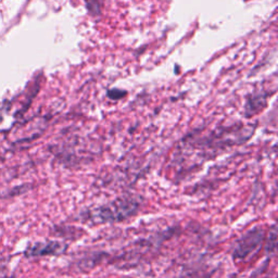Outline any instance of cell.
Returning <instances> with one entry per match:
<instances>
[{
    "instance_id": "cell-1",
    "label": "cell",
    "mask_w": 278,
    "mask_h": 278,
    "mask_svg": "<svg viewBox=\"0 0 278 278\" xmlns=\"http://www.w3.org/2000/svg\"><path fill=\"white\" fill-rule=\"evenodd\" d=\"M137 209V201L133 199H118L88 211L86 218L95 224L121 222L134 214Z\"/></svg>"
},
{
    "instance_id": "cell-2",
    "label": "cell",
    "mask_w": 278,
    "mask_h": 278,
    "mask_svg": "<svg viewBox=\"0 0 278 278\" xmlns=\"http://www.w3.org/2000/svg\"><path fill=\"white\" fill-rule=\"evenodd\" d=\"M264 239V231L260 227L249 229L237 240L233 251L235 260H243L254 253L261 247Z\"/></svg>"
},
{
    "instance_id": "cell-3",
    "label": "cell",
    "mask_w": 278,
    "mask_h": 278,
    "mask_svg": "<svg viewBox=\"0 0 278 278\" xmlns=\"http://www.w3.org/2000/svg\"><path fill=\"white\" fill-rule=\"evenodd\" d=\"M62 244L60 242H48L45 244H39L33 248L32 254H57L62 251Z\"/></svg>"
},
{
    "instance_id": "cell-4",
    "label": "cell",
    "mask_w": 278,
    "mask_h": 278,
    "mask_svg": "<svg viewBox=\"0 0 278 278\" xmlns=\"http://www.w3.org/2000/svg\"><path fill=\"white\" fill-rule=\"evenodd\" d=\"M86 6L92 15L99 13V2L98 0H86Z\"/></svg>"
},
{
    "instance_id": "cell-5",
    "label": "cell",
    "mask_w": 278,
    "mask_h": 278,
    "mask_svg": "<svg viewBox=\"0 0 278 278\" xmlns=\"http://www.w3.org/2000/svg\"><path fill=\"white\" fill-rule=\"evenodd\" d=\"M125 95H126V91H123V90H120V89H113V90H110L108 92L109 98L113 99V100H117V99H121Z\"/></svg>"
}]
</instances>
